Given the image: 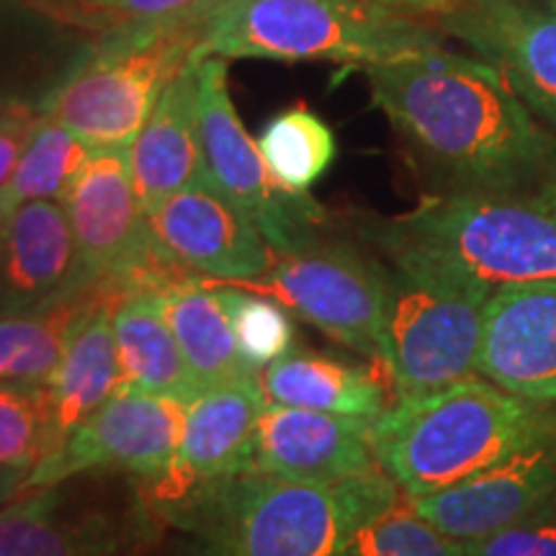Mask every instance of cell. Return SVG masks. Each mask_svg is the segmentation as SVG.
<instances>
[{"instance_id":"1","label":"cell","mask_w":556,"mask_h":556,"mask_svg":"<svg viewBox=\"0 0 556 556\" xmlns=\"http://www.w3.org/2000/svg\"><path fill=\"white\" fill-rule=\"evenodd\" d=\"M371 101L433 193H539L556 131L482 58L446 47L366 67Z\"/></svg>"},{"instance_id":"14","label":"cell","mask_w":556,"mask_h":556,"mask_svg":"<svg viewBox=\"0 0 556 556\" xmlns=\"http://www.w3.org/2000/svg\"><path fill=\"white\" fill-rule=\"evenodd\" d=\"M266 402L258 377L204 389L189 402L170 467L148 482V505L157 518L170 520L206 486L250 469V441Z\"/></svg>"},{"instance_id":"15","label":"cell","mask_w":556,"mask_h":556,"mask_svg":"<svg viewBox=\"0 0 556 556\" xmlns=\"http://www.w3.org/2000/svg\"><path fill=\"white\" fill-rule=\"evenodd\" d=\"M556 495V430L462 482L413 500L417 516L458 544L516 523Z\"/></svg>"},{"instance_id":"39","label":"cell","mask_w":556,"mask_h":556,"mask_svg":"<svg viewBox=\"0 0 556 556\" xmlns=\"http://www.w3.org/2000/svg\"><path fill=\"white\" fill-rule=\"evenodd\" d=\"M5 222H9V214L0 208V242H3V232H5Z\"/></svg>"},{"instance_id":"11","label":"cell","mask_w":556,"mask_h":556,"mask_svg":"<svg viewBox=\"0 0 556 556\" xmlns=\"http://www.w3.org/2000/svg\"><path fill=\"white\" fill-rule=\"evenodd\" d=\"M186 413L189 400L119 387L37 469L29 471L24 492L106 469L129 471L152 482L176 456Z\"/></svg>"},{"instance_id":"13","label":"cell","mask_w":556,"mask_h":556,"mask_svg":"<svg viewBox=\"0 0 556 556\" xmlns=\"http://www.w3.org/2000/svg\"><path fill=\"white\" fill-rule=\"evenodd\" d=\"M438 26L495 65L556 131V0H456Z\"/></svg>"},{"instance_id":"35","label":"cell","mask_w":556,"mask_h":556,"mask_svg":"<svg viewBox=\"0 0 556 556\" xmlns=\"http://www.w3.org/2000/svg\"><path fill=\"white\" fill-rule=\"evenodd\" d=\"M29 3L50 11L52 16L67 21V24L80 26V29H88L93 34H103L111 29L106 21H103L101 16H96V13H90L88 9H83L78 0H29Z\"/></svg>"},{"instance_id":"29","label":"cell","mask_w":556,"mask_h":556,"mask_svg":"<svg viewBox=\"0 0 556 556\" xmlns=\"http://www.w3.org/2000/svg\"><path fill=\"white\" fill-rule=\"evenodd\" d=\"M54 446L58 438L47 384L0 381V464L29 475Z\"/></svg>"},{"instance_id":"6","label":"cell","mask_w":556,"mask_h":556,"mask_svg":"<svg viewBox=\"0 0 556 556\" xmlns=\"http://www.w3.org/2000/svg\"><path fill=\"white\" fill-rule=\"evenodd\" d=\"M201 21L124 24L96 37L90 52L41 101L90 150L129 148L165 86L197 50Z\"/></svg>"},{"instance_id":"3","label":"cell","mask_w":556,"mask_h":556,"mask_svg":"<svg viewBox=\"0 0 556 556\" xmlns=\"http://www.w3.org/2000/svg\"><path fill=\"white\" fill-rule=\"evenodd\" d=\"M556 430V402L516 397L482 377L394 400L368 428L374 456L409 500L462 482Z\"/></svg>"},{"instance_id":"30","label":"cell","mask_w":556,"mask_h":556,"mask_svg":"<svg viewBox=\"0 0 556 556\" xmlns=\"http://www.w3.org/2000/svg\"><path fill=\"white\" fill-rule=\"evenodd\" d=\"M206 283V281H204ZM217 289L222 304L227 307L229 323H232L235 340L253 371H263L294 348V323L291 312L278 304L276 299L255 294V291L227 287V283H208Z\"/></svg>"},{"instance_id":"4","label":"cell","mask_w":556,"mask_h":556,"mask_svg":"<svg viewBox=\"0 0 556 556\" xmlns=\"http://www.w3.org/2000/svg\"><path fill=\"white\" fill-rule=\"evenodd\" d=\"M381 258H413L486 289L556 283V206L541 193H428L397 217H361Z\"/></svg>"},{"instance_id":"24","label":"cell","mask_w":556,"mask_h":556,"mask_svg":"<svg viewBox=\"0 0 556 556\" xmlns=\"http://www.w3.org/2000/svg\"><path fill=\"white\" fill-rule=\"evenodd\" d=\"M261 387L266 400L276 405L358 417L368 422L377 420L392 405L387 387L374 368L294 348L263 368Z\"/></svg>"},{"instance_id":"28","label":"cell","mask_w":556,"mask_h":556,"mask_svg":"<svg viewBox=\"0 0 556 556\" xmlns=\"http://www.w3.org/2000/svg\"><path fill=\"white\" fill-rule=\"evenodd\" d=\"M255 142L278 184L294 193H309L338 155L332 129L302 103L276 114Z\"/></svg>"},{"instance_id":"31","label":"cell","mask_w":556,"mask_h":556,"mask_svg":"<svg viewBox=\"0 0 556 556\" xmlns=\"http://www.w3.org/2000/svg\"><path fill=\"white\" fill-rule=\"evenodd\" d=\"M348 556H467L464 544L417 516L405 492L389 510L361 528Z\"/></svg>"},{"instance_id":"23","label":"cell","mask_w":556,"mask_h":556,"mask_svg":"<svg viewBox=\"0 0 556 556\" xmlns=\"http://www.w3.org/2000/svg\"><path fill=\"white\" fill-rule=\"evenodd\" d=\"M170 325L201 392L229 381L261 377L242 358L227 307L201 278L170 276L144 289Z\"/></svg>"},{"instance_id":"12","label":"cell","mask_w":556,"mask_h":556,"mask_svg":"<svg viewBox=\"0 0 556 556\" xmlns=\"http://www.w3.org/2000/svg\"><path fill=\"white\" fill-rule=\"evenodd\" d=\"M144 214L160 258L180 270H197L201 281H253L274 266V248L208 176Z\"/></svg>"},{"instance_id":"18","label":"cell","mask_w":556,"mask_h":556,"mask_svg":"<svg viewBox=\"0 0 556 556\" xmlns=\"http://www.w3.org/2000/svg\"><path fill=\"white\" fill-rule=\"evenodd\" d=\"M90 289L67 212L58 199L21 204L0 242V317L37 312Z\"/></svg>"},{"instance_id":"9","label":"cell","mask_w":556,"mask_h":556,"mask_svg":"<svg viewBox=\"0 0 556 556\" xmlns=\"http://www.w3.org/2000/svg\"><path fill=\"white\" fill-rule=\"evenodd\" d=\"M199 58V131L206 176L248 214L274 253H289L328 235L325 206L312 193L283 189L258 142L242 127L229 96L227 60Z\"/></svg>"},{"instance_id":"33","label":"cell","mask_w":556,"mask_h":556,"mask_svg":"<svg viewBox=\"0 0 556 556\" xmlns=\"http://www.w3.org/2000/svg\"><path fill=\"white\" fill-rule=\"evenodd\" d=\"M78 3L101 16L111 29H116L124 24L204 18L208 11H214L225 0H78Z\"/></svg>"},{"instance_id":"25","label":"cell","mask_w":556,"mask_h":556,"mask_svg":"<svg viewBox=\"0 0 556 556\" xmlns=\"http://www.w3.org/2000/svg\"><path fill=\"white\" fill-rule=\"evenodd\" d=\"M114 338L122 387L193 400L201 392L170 325L144 289L127 291L114 304Z\"/></svg>"},{"instance_id":"17","label":"cell","mask_w":556,"mask_h":556,"mask_svg":"<svg viewBox=\"0 0 556 556\" xmlns=\"http://www.w3.org/2000/svg\"><path fill=\"white\" fill-rule=\"evenodd\" d=\"M477 377L533 402H556V283L492 291Z\"/></svg>"},{"instance_id":"27","label":"cell","mask_w":556,"mask_h":556,"mask_svg":"<svg viewBox=\"0 0 556 556\" xmlns=\"http://www.w3.org/2000/svg\"><path fill=\"white\" fill-rule=\"evenodd\" d=\"M90 150L80 137L62 127L50 116L39 114L29 142L21 152L16 170L5 189L0 191V208L5 214L16 212L21 204L37 199H62L67 186L78 176Z\"/></svg>"},{"instance_id":"38","label":"cell","mask_w":556,"mask_h":556,"mask_svg":"<svg viewBox=\"0 0 556 556\" xmlns=\"http://www.w3.org/2000/svg\"><path fill=\"white\" fill-rule=\"evenodd\" d=\"M539 193L556 206V163H554V168H552V173H548V178L544 180V186H541Z\"/></svg>"},{"instance_id":"20","label":"cell","mask_w":556,"mask_h":556,"mask_svg":"<svg viewBox=\"0 0 556 556\" xmlns=\"http://www.w3.org/2000/svg\"><path fill=\"white\" fill-rule=\"evenodd\" d=\"M96 37L29 0H0V103L39 109L90 52Z\"/></svg>"},{"instance_id":"16","label":"cell","mask_w":556,"mask_h":556,"mask_svg":"<svg viewBox=\"0 0 556 556\" xmlns=\"http://www.w3.org/2000/svg\"><path fill=\"white\" fill-rule=\"evenodd\" d=\"M371 422L266 402L250 441V469L312 484H340L381 469Z\"/></svg>"},{"instance_id":"37","label":"cell","mask_w":556,"mask_h":556,"mask_svg":"<svg viewBox=\"0 0 556 556\" xmlns=\"http://www.w3.org/2000/svg\"><path fill=\"white\" fill-rule=\"evenodd\" d=\"M26 477H29L26 471L3 467V464H0V507H5L11 500H16L21 492H24Z\"/></svg>"},{"instance_id":"10","label":"cell","mask_w":556,"mask_h":556,"mask_svg":"<svg viewBox=\"0 0 556 556\" xmlns=\"http://www.w3.org/2000/svg\"><path fill=\"white\" fill-rule=\"evenodd\" d=\"M60 201L73 227L86 287L127 294L176 276L178 268L160 258L150 242L148 214L131 180L129 148L90 152Z\"/></svg>"},{"instance_id":"8","label":"cell","mask_w":556,"mask_h":556,"mask_svg":"<svg viewBox=\"0 0 556 556\" xmlns=\"http://www.w3.org/2000/svg\"><path fill=\"white\" fill-rule=\"evenodd\" d=\"M227 287L276 299L291 315L384 368L387 276L371 248L323 235L289 253H276L274 266L261 278Z\"/></svg>"},{"instance_id":"26","label":"cell","mask_w":556,"mask_h":556,"mask_svg":"<svg viewBox=\"0 0 556 556\" xmlns=\"http://www.w3.org/2000/svg\"><path fill=\"white\" fill-rule=\"evenodd\" d=\"M101 287L83 289L52 307L0 317V381L47 384L65 356L73 328Z\"/></svg>"},{"instance_id":"22","label":"cell","mask_w":556,"mask_h":556,"mask_svg":"<svg viewBox=\"0 0 556 556\" xmlns=\"http://www.w3.org/2000/svg\"><path fill=\"white\" fill-rule=\"evenodd\" d=\"M119 296V291L101 287L73 328L65 356L47 381L58 446L122 387L114 338V304Z\"/></svg>"},{"instance_id":"2","label":"cell","mask_w":556,"mask_h":556,"mask_svg":"<svg viewBox=\"0 0 556 556\" xmlns=\"http://www.w3.org/2000/svg\"><path fill=\"white\" fill-rule=\"evenodd\" d=\"M402 497L384 469L340 484L242 469L173 516L197 556H348L351 541Z\"/></svg>"},{"instance_id":"36","label":"cell","mask_w":556,"mask_h":556,"mask_svg":"<svg viewBox=\"0 0 556 556\" xmlns=\"http://www.w3.org/2000/svg\"><path fill=\"white\" fill-rule=\"evenodd\" d=\"M374 3L389 5L405 13H415V16H441L446 13L456 0H374Z\"/></svg>"},{"instance_id":"19","label":"cell","mask_w":556,"mask_h":556,"mask_svg":"<svg viewBox=\"0 0 556 556\" xmlns=\"http://www.w3.org/2000/svg\"><path fill=\"white\" fill-rule=\"evenodd\" d=\"M199 54L165 86L129 144V168L144 212L206 178L199 131Z\"/></svg>"},{"instance_id":"5","label":"cell","mask_w":556,"mask_h":556,"mask_svg":"<svg viewBox=\"0 0 556 556\" xmlns=\"http://www.w3.org/2000/svg\"><path fill=\"white\" fill-rule=\"evenodd\" d=\"M441 47L435 26L374 0H225L201 21L197 54L368 67Z\"/></svg>"},{"instance_id":"21","label":"cell","mask_w":556,"mask_h":556,"mask_svg":"<svg viewBox=\"0 0 556 556\" xmlns=\"http://www.w3.org/2000/svg\"><path fill=\"white\" fill-rule=\"evenodd\" d=\"M137 531L106 513L75 510L58 484L0 507V556H127Z\"/></svg>"},{"instance_id":"32","label":"cell","mask_w":556,"mask_h":556,"mask_svg":"<svg viewBox=\"0 0 556 556\" xmlns=\"http://www.w3.org/2000/svg\"><path fill=\"white\" fill-rule=\"evenodd\" d=\"M467 556H556V495L516 523L464 546Z\"/></svg>"},{"instance_id":"7","label":"cell","mask_w":556,"mask_h":556,"mask_svg":"<svg viewBox=\"0 0 556 556\" xmlns=\"http://www.w3.org/2000/svg\"><path fill=\"white\" fill-rule=\"evenodd\" d=\"M381 263L387 276L384 371L394 400L420 397L477 377L492 289L413 258Z\"/></svg>"},{"instance_id":"34","label":"cell","mask_w":556,"mask_h":556,"mask_svg":"<svg viewBox=\"0 0 556 556\" xmlns=\"http://www.w3.org/2000/svg\"><path fill=\"white\" fill-rule=\"evenodd\" d=\"M39 122V109L31 103H0V191L5 189L16 163Z\"/></svg>"}]
</instances>
